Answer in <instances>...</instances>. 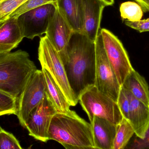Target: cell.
Masks as SVG:
<instances>
[{"label": "cell", "mask_w": 149, "mask_h": 149, "mask_svg": "<svg viewBox=\"0 0 149 149\" xmlns=\"http://www.w3.org/2000/svg\"><path fill=\"white\" fill-rule=\"evenodd\" d=\"M125 24L141 33L149 31V17L147 19H141L137 22H130L125 20Z\"/></svg>", "instance_id": "27"}, {"label": "cell", "mask_w": 149, "mask_h": 149, "mask_svg": "<svg viewBox=\"0 0 149 149\" xmlns=\"http://www.w3.org/2000/svg\"><path fill=\"white\" fill-rule=\"evenodd\" d=\"M55 107L46 93L40 104L30 113L25 128L29 135L36 140L43 142L49 140V129L52 118L57 113Z\"/></svg>", "instance_id": "10"}, {"label": "cell", "mask_w": 149, "mask_h": 149, "mask_svg": "<svg viewBox=\"0 0 149 149\" xmlns=\"http://www.w3.org/2000/svg\"><path fill=\"white\" fill-rule=\"evenodd\" d=\"M74 31L56 9L50 21L45 36L58 52L63 63L67 59V48Z\"/></svg>", "instance_id": "12"}, {"label": "cell", "mask_w": 149, "mask_h": 149, "mask_svg": "<svg viewBox=\"0 0 149 149\" xmlns=\"http://www.w3.org/2000/svg\"><path fill=\"white\" fill-rule=\"evenodd\" d=\"M67 58L63 63L69 84L76 99L95 85V42L81 32H73L67 48Z\"/></svg>", "instance_id": "1"}, {"label": "cell", "mask_w": 149, "mask_h": 149, "mask_svg": "<svg viewBox=\"0 0 149 149\" xmlns=\"http://www.w3.org/2000/svg\"><path fill=\"white\" fill-rule=\"evenodd\" d=\"M134 134V130L128 121L123 118L117 126L113 149L126 148Z\"/></svg>", "instance_id": "19"}, {"label": "cell", "mask_w": 149, "mask_h": 149, "mask_svg": "<svg viewBox=\"0 0 149 149\" xmlns=\"http://www.w3.org/2000/svg\"><path fill=\"white\" fill-rule=\"evenodd\" d=\"M54 4L73 31L81 33L83 24L78 0H56Z\"/></svg>", "instance_id": "16"}, {"label": "cell", "mask_w": 149, "mask_h": 149, "mask_svg": "<svg viewBox=\"0 0 149 149\" xmlns=\"http://www.w3.org/2000/svg\"><path fill=\"white\" fill-rule=\"evenodd\" d=\"M49 140H54L66 149H95L91 124L74 111L58 112L49 129Z\"/></svg>", "instance_id": "2"}, {"label": "cell", "mask_w": 149, "mask_h": 149, "mask_svg": "<svg viewBox=\"0 0 149 149\" xmlns=\"http://www.w3.org/2000/svg\"><path fill=\"white\" fill-rule=\"evenodd\" d=\"M37 70L25 51L0 53V90L18 99Z\"/></svg>", "instance_id": "3"}, {"label": "cell", "mask_w": 149, "mask_h": 149, "mask_svg": "<svg viewBox=\"0 0 149 149\" xmlns=\"http://www.w3.org/2000/svg\"><path fill=\"white\" fill-rule=\"evenodd\" d=\"M46 90L43 72L42 70L37 69L17 99L16 115L21 126L24 128H25V122L31 112L40 104L45 97Z\"/></svg>", "instance_id": "7"}, {"label": "cell", "mask_w": 149, "mask_h": 149, "mask_svg": "<svg viewBox=\"0 0 149 149\" xmlns=\"http://www.w3.org/2000/svg\"><path fill=\"white\" fill-rule=\"evenodd\" d=\"M121 86L135 98L149 106V87L145 78L134 69L127 76Z\"/></svg>", "instance_id": "17"}, {"label": "cell", "mask_w": 149, "mask_h": 149, "mask_svg": "<svg viewBox=\"0 0 149 149\" xmlns=\"http://www.w3.org/2000/svg\"><path fill=\"white\" fill-rule=\"evenodd\" d=\"M4 22H0V27L4 23Z\"/></svg>", "instance_id": "30"}, {"label": "cell", "mask_w": 149, "mask_h": 149, "mask_svg": "<svg viewBox=\"0 0 149 149\" xmlns=\"http://www.w3.org/2000/svg\"><path fill=\"white\" fill-rule=\"evenodd\" d=\"M38 56L42 68L50 73L71 106H76L79 101L71 88L63 63L58 52L45 36L40 38Z\"/></svg>", "instance_id": "5"}, {"label": "cell", "mask_w": 149, "mask_h": 149, "mask_svg": "<svg viewBox=\"0 0 149 149\" xmlns=\"http://www.w3.org/2000/svg\"><path fill=\"white\" fill-rule=\"evenodd\" d=\"M100 33L109 61L121 86L134 70L127 52L120 40L111 31L101 29Z\"/></svg>", "instance_id": "8"}, {"label": "cell", "mask_w": 149, "mask_h": 149, "mask_svg": "<svg viewBox=\"0 0 149 149\" xmlns=\"http://www.w3.org/2000/svg\"><path fill=\"white\" fill-rule=\"evenodd\" d=\"M129 107L127 120L137 137L143 138L149 123V106L130 92Z\"/></svg>", "instance_id": "13"}, {"label": "cell", "mask_w": 149, "mask_h": 149, "mask_svg": "<svg viewBox=\"0 0 149 149\" xmlns=\"http://www.w3.org/2000/svg\"><path fill=\"white\" fill-rule=\"evenodd\" d=\"M130 99V92L121 86L117 103L123 118L127 120Z\"/></svg>", "instance_id": "25"}, {"label": "cell", "mask_w": 149, "mask_h": 149, "mask_svg": "<svg viewBox=\"0 0 149 149\" xmlns=\"http://www.w3.org/2000/svg\"><path fill=\"white\" fill-rule=\"evenodd\" d=\"M95 149H113L117 125L95 116L91 122Z\"/></svg>", "instance_id": "14"}, {"label": "cell", "mask_w": 149, "mask_h": 149, "mask_svg": "<svg viewBox=\"0 0 149 149\" xmlns=\"http://www.w3.org/2000/svg\"><path fill=\"white\" fill-rule=\"evenodd\" d=\"M55 1L56 0H28L14 11L9 17H17L23 13L32 9L47 3H55Z\"/></svg>", "instance_id": "24"}, {"label": "cell", "mask_w": 149, "mask_h": 149, "mask_svg": "<svg viewBox=\"0 0 149 149\" xmlns=\"http://www.w3.org/2000/svg\"><path fill=\"white\" fill-rule=\"evenodd\" d=\"M22 149L17 139L0 127V149Z\"/></svg>", "instance_id": "23"}, {"label": "cell", "mask_w": 149, "mask_h": 149, "mask_svg": "<svg viewBox=\"0 0 149 149\" xmlns=\"http://www.w3.org/2000/svg\"><path fill=\"white\" fill-rule=\"evenodd\" d=\"M17 99L0 90V116L16 114Z\"/></svg>", "instance_id": "21"}, {"label": "cell", "mask_w": 149, "mask_h": 149, "mask_svg": "<svg viewBox=\"0 0 149 149\" xmlns=\"http://www.w3.org/2000/svg\"><path fill=\"white\" fill-rule=\"evenodd\" d=\"M24 38L17 18H8L0 27V53L10 52Z\"/></svg>", "instance_id": "15"}, {"label": "cell", "mask_w": 149, "mask_h": 149, "mask_svg": "<svg viewBox=\"0 0 149 149\" xmlns=\"http://www.w3.org/2000/svg\"><path fill=\"white\" fill-rule=\"evenodd\" d=\"M46 84V93L58 112L68 113L71 105L50 73L42 68Z\"/></svg>", "instance_id": "18"}, {"label": "cell", "mask_w": 149, "mask_h": 149, "mask_svg": "<svg viewBox=\"0 0 149 149\" xmlns=\"http://www.w3.org/2000/svg\"><path fill=\"white\" fill-rule=\"evenodd\" d=\"M95 86L99 91L117 102L121 85L107 57L100 31L95 41Z\"/></svg>", "instance_id": "6"}, {"label": "cell", "mask_w": 149, "mask_h": 149, "mask_svg": "<svg viewBox=\"0 0 149 149\" xmlns=\"http://www.w3.org/2000/svg\"><path fill=\"white\" fill-rule=\"evenodd\" d=\"M106 6H112L114 4V0H101Z\"/></svg>", "instance_id": "29"}, {"label": "cell", "mask_w": 149, "mask_h": 149, "mask_svg": "<svg viewBox=\"0 0 149 149\" xmlns=\"http://www.w3.org/2000/svg\"><path fill=\"white\" fill-rule=\"evenodd\" d=\"M139 3L143 11H149V0H135Z\"/></svg>", "instance_id": "28"}, {"label": "cell", "mask_w": 149, "mask_h": 149, "mask_svg": "<svg viewBox=\"0 0 149 149\" xmlns=\"http://www.w3.org/2000/svg\"><path fill=\"white\" fill-rule=\"evenodd\" d=\"M120 15L123 20L130 22L140 21L143 16V10L140 4L133 1H127L121 4Z\"/></svg>", "instance_id": "20"}, {"label": "cell", "mask_w": 149, "mask_h": 149, "mask_svg": "<svg viewBox=\"0 0 149 149\" xmlns=\"http://www.w3.org/2000/svg\"><path fill=\"white\" fill-rule=\"evenodd\" d=\"M79 100L90 123L95 116L106 119L116 125L123 119L117 102L101 92L95 85L83 92Z\"/></svg>", "instance_id": "4"}, {"label": "cell", "mask_w": 149, "mask_h": 149, "mask_svg": "<svg viewBox=\"0 0 149 149\" xmlns=\"http://www.w3.org/2000/svg\"><path fill=\"white\" fill-rule=\"evenodd\" d=\"M56 10L55 4L49 3L28 10L17 17L24 37L33 39L45 34Z\"/></svg>", "instance_id": "9"}, {"label": "cell", "mask_w": 149, "mask_h": 149, "mask_svg": "<svg viewBox=\"0 0 149 149\" xmlns=\"http://www.w3.org/2000/svg\"><path fill=\"white\" fill-rule=\"evenodd\" d=\"M28 0H2L0 1V22L9 18L14 11Z\"/></svg>", "instance_id": "22"}, {"label": "cell", "mask_w": 149, "mask_h": 149, "mask_svg": "<svg viewBox=\"0 0 149 149\" xmlns=\"http://www.w3.org/2000/svg\"><path fill=\"white\" fill-rule=\"evenodd\" d=\"M2 1V0H0V1Z\"/></svg>", "instance_id": "31"}, {"label": "cell", "mask_w": 149, "mask_h": 149, "mask_svg": "<svg viewBox=\"0 0 149 149\" xmlns=\"http://www.w3.org/2000/svg\"><path fill=\"white\" fill-rule=\"evenodd\" d=\"M126 148L149 149V123L144 137L140 138L136 136L135 138L130 143H129Z\"/></svg>", "instance_id": "26"}, {"label": "cell", "mask_w": 149, "mask_h": 149, "mask_svg": "<svg viewBox=\"0 0 149 149\" xmlns=\"http://www.w3.org/2000/svg\"><path fill=\"white\" fill-rule=\"evenodd\" d=\"M83 24V33L95 42L100 31L102 12L106 5L101 0H78Z\"/></svg>", "instance_id": "11"}]
</instances>
